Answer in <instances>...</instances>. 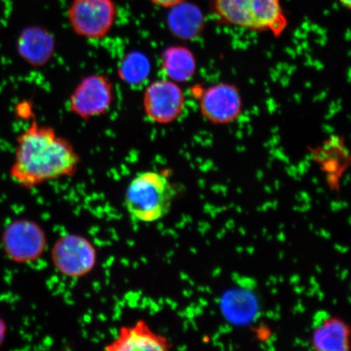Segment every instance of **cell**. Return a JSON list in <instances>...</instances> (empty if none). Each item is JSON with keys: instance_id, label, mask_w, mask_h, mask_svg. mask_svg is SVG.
Here are the masks:
<instances>
[{"instance_id": "cell-1", "label": "cell", "mask_w": 351, "mask_h": 351, "mask_svg": "<svg viewBox=\"0 0 351 351\" xmlns=\"http://www.w3.org/2000/svg\"><path fill=\"white\" fill-rule=\"evenodd\" d=\"M80 163V156L69 140L51 127L33 121L16 138L10 177L20 186L32 189L71 177Z\"/></svg>"}, {"instance_id": "cell-2", "label": "cell", "mask_w": 351, "mask_h": 351, "mask_svg": "<svg viewBox=\"0 0 351 351\" xmlns=\"http://www.w3.org/2000/svg\"><path fill=\"white\" fill-rule=\"evenodd\" d=\"M175 195L168 176L147 171L136 175L127 186L125 207L136 221L156 222L169 213Z\"/></svg>"}, {"instance_id": "cell-3", "label": "cell", "mask_w": 351, "mask_h": 351, "mask_svg": "<svg viewBox=\"0 0 351 351\" xmlns=\"http://www.w3.org/2000/svg\"><path fill=\"white\" fill-rule=\"evenodd\" d=\"M210 6L226 24L256 32H269L278 37L288 20L280 0H210Z\"/></svg>"}, {"instance_id": "cell-4", "label": "cell", "mask_w": 351, "mask_h": 351, "mask_svg": "<svg viewBox=\"0 0 351 351\" xmlns=\"http://www.w3.org/2000/svg\"><path fill=\"white\" fill-rule=\"evenodd\" d=\"M118 10L114 0H71L67 19L78 36L99 40L108 36L117 20Z\"/></svg>"}, {"instance_id": "cell-5", "label": "cell", "mask_w": 351, "mask_h": 351, "mask_svg": "<svg viewBox=\"0 0 351 351\" xmlns=\"http://www.w3.org/2000/svg\"><path fill=\"white\" fill-rule=\"evenodd\" d=\"M1 245L4 254L11 261L19 265L33 263L45 252L46 232L36 221L17 219L4 228Z\"/></svg>"}, {"instance_id": "cell-6", "label": "cell", "mask_w": 351, "mask_h": 351, "mask_svg": "<svg viewBox=\"0 0 351 351\" xmlns=\"http://www.w3.org/2000/svg\"><path fill=\"white\" fill-rule=\"evenodd\" d=\"M56 269L67 278H82L97 265V251L84 236L68 234L57 239L51 249Z\"/></svg>"}, {"instance_id": "cell-7", "label": "cell", "mask_w": 351, "mask_h": 351, "mask_svg": "<svg viewBox=\"0 0 351 351\" xmlns=\"http://www.w3.org/2000/svg\"><path fill=\"white\" fill-rule=\"evenodd\" d=\"M114 100V87L103 74H93L82 79L70 95L69 107L74 115L87 121L104 115Z\"/></svg>"}, {"instance_id": "cell-8", "label": "cell", "mask_w": 351, "mask_h": 351, "mask_svg": "<svg viewBox=\"0 0 351 351\" xmlns=\"http://www.w3.org/2000/svg\"><path fill=\"white\" fill-rule=\"evenodd\" d=\"M186 98L182 88L172 80H157L144 91L143 106L149 120L160 125L173 123L181 117Z\"/></svg>"}, {"instance_id": "cell-9", "label": "cell", "mask_w": 351, "mask_h": 351, "mask_svg": "<svg viewBox=\"0 0 351 351\" xmlns=\"http://www.w3.org/2000/svg\"><path fill=\"white\" fill-rule=\"evenodd\" d=\"M202 115L213 124H230L238 119L243 103L238 88L219 83L202 91L199 98Z\"/></svg>"}, {"instance_id": "cell-10", "label": "cell", "mask_w": 351, "mask_h": 351, "mask_svg": "<svg viewBox=\"0 0 351 351\" xmlns=\"http://www.w3.org/2000/svg\"><path fill=\"white\" fill-rule=\"evenodd\" d=\"M171 348L168 339L153 330L146 320L139 319L122 326L115 339L104 350L108 351H164Z\"/></svg>"}, {"instance_id": "cell-11", "label": "cell", "mask_w": 351, "mask_h": 351, "mask_svg": "<svg viewBox=\"0 0 351 351\" xmlns=\"http://www.w3.org/2000/svg\"><path fill=\"white\" fill-rule=\"evenodd\" d=\"M19 52L27 62L40 66L49 60L54 49L51 34L41 27H29L22 32L19 43Z\"/></svg>"}, {"instance_id": "cell-12", "label": "cell", "mask_w": 351, "mask_h": 351, "mask_svg": "<svg viewBox=\"0 0 351 351\" xmlns=\"http://www.w3.org/2000/svg\"><path fill=\"white\" fill-rule=\"evenodd\" d=\"M162 69L170 80L185 82L195 76L196 60L194 54L182 46H173L164 51L161 58Z\"/></svg>"}, {"instance_id": "cell-13", "label": "cell", "mask_w": 351, "mask_h": 351, "mask_svg": "<svg viewBox=\"0 0 351 351\" xmlns=\"http://www.w3.org/2000/svg\"><path fill=\"white\" fill-rule=\"evenodd\" d=\"M168 21L171 32L183 39L195 38L204 27V16L199 8L186 1L171 8Z\"/></svg>"}, {"instance_id": "cell-14", "label": "cell", "mask_w": 351, "mask_h": 351, "mask_svg": "<svg viewBox=\"0 0 351 351\" xmlns=\"http://www.w3.org/2000/svg\"><path fill=\"white\" fill-rule=\"evenodd\" d=\"M315 335V349L319 350H348V328L340 320L324 322Z\"/></svg>"}, {"instance_id": "cell-15", "label": "cell", "mask_w": 351, "mask_h": 351, "mask_svg": "<svg viewBox=\"0 0 351 351\" xmlns=\"http://www.w3.org/2000/svg\"><path fill=\"white\" fill-rule=\"evenodd\" d=\"M150 70L151 64L146 56L140 52H132L122 60L119 73L123 81L134 85L147 79Z\"/></svg>"}, {"instance_id": "cell-16", "label": "cell", "mask_w": 351, "mask_h": 351, "mask_svg": "<svg viewBox=\"0 0 351 351\" xmlns=\"http://www.w3.org/2000/svg\"><path fill=\"white\" fill-rule=\"evenodd\" d=\"M184 1L186 0H151V2L155 5L165 8H171Z\"/></svg>"}, {"instance_id": "cell-17", "label": "cell", "mask_w": 351, "mask_h": 351, "mask_svg": "<svg viewBox=\"0 0 351 351\" xmlns=\"http://www.w3.org/2000/svg\"><path fill=\"white\" fill-rule=\"evenodd\" d=\"M8 324L4 319L0 315V348L3 345L7 339Z\"/></svg>"}, {"instance_id": "cell-18", "label": "cell", "mask_w": 351, "mask_h": 351, "mask_svg": "<svg viewBox=\"0 0 351 351\" xmlns=\"http://www.w3.org/2000/svg\"><path fill=\"white\" fill-rule=\"evenodd\" d=\"M341 208H342L341 203H339V202H332L331 203V209L332 210H339Z\"/></svg>"}, {"instance_id": "cell-19", "label": "cell", "mask_w": 351, "mask_h": 351, "mask_svg": "<svg viewBox=\"0 0 351 351\" xmlns=\"http://www.w3.org/2000/svg\"><path fill=\"white\" fill-rule=\"evenodd\" d=\"M342 6L350 10L351 7V0H339Z\"/></svg>"}, {"instance_id": "cell-20", "label": "cell", "mask_w": 351, "mask_h": 351, "mask_svg": "<svg viewBox=\"0 0 351 351\" xmlns=\"http://www.w3.org/2000/svg\"><path fill=\"white\" fill-rule=\"evenodd\" d=\"M215 208L213 205H210V204H206L204 207V213H210Z\"/></svg>"}, {"instance_id": "cell-21", "label": "cell", "mask_w": 351, "mask_h": 351, "mask_svg": "<svg viewBox=\"0 0 351 351\" xmlns=\"http://www.w3.org/2000/svg\"><path fill=\"white\" fill-rule=\"evenodd\" d=\"M335 249L341 253L343 254L348 252V247H341V245L337 244L335 245Z\"/></svg>"}, {"instance_id": "cell-22", "label": "cell", "mask_w": 351, "mask_h": 351, "mask_svg": "<svg viewBox=\"0 0 351 351\" xmlns=\"http://www.w3.org/2000/svg\"><path fill=\"white\" fill-rule=\"evenodd\" d=\"M319 234L320 236L324 237V238H326V239H330L331 238V234H329V232L328 231L324 230H320L319 232Z\"/></svg>"}, {"instance_id": "cell-23", "label": "cell", "mask_w": 351, "mask_h": 351, "mask_svg": "<svg viewBox=\"0 0 351 351\" xmlns=\"http://www.w3.org/2000/svg\"><path fill=\"white\" fill-rule=\"evenodd\" d=\"M300 282V276L298 275H293L291 278V283L296 284Z\"/></svg>"}, {"instance_id": "cell-24", "label": "cell", "mask_w": 351, "mask_h": 351, "mask_svg": "<svg viewBox=\"0 0 351 351\" xmlns=\"http://www.w3.org/2000/svg\"><path fill=\"white\" fill-rule=\"evenodd\" d=\"M222 269L221 267H217V269H215L213 273V278H216V276H219L221 274Z\"/></svg>"}, {"instance_id": "cell-25", "label": "cell", "mask_w": 351, "mask_h": 351, "mask_svg": "<svg viewBox=\"0 0 351 351\" xmlns=\"http://www.w3.org/2000/svg\"><path fill=\"white\" fill-rule=\"evenodd\" d=\"M226 234V230L222 229L221 231H219L217 235L218 239H223V237Z\"/></svg>"}, {"instance_id": "cell-26", "label": "cell", "mask_w": 351, "mask_h": 351, "mask_svg": "<svg viewBox=\"0 0 351 351\" xmlns=\"http://www.w3.org/2000/svg\"><path fill=\"white\" fill-rule=\"evenodd\" d=\"M234 226V221H232V219H230V221L226 223V229L231 230Z\"/></svg>"}, {"instance_id": "cell-27", "label": "cell", "mask_w": 351, "mask_h": 351, "mask_svg": "<svg viewBox=\"0 0 351 351\" xmlns=\"http://www.w3.org/2000/svg\"><path fill=\"white\" fill-rule=\"evenodd\" d=\"M317 293V291L313 287L309 289L308 291L306 292V295L309 297H313L315 295V293Z\"/></svg>"}, {"instance_id": "cell-28", "label": "cell", "mask_w": 351, "mask_h": 351, "mask_svg": "<svg viewBox=\"0 0 351 351\" xmlns=\"http://www.w3.org/2000/svg\"><path fill=\"white\" fill-rule=\"evenodd\" d=\"M295 291L296 293H302L304 291V287H295Z\"/></svg>"}, {"instance_id": "cell-29", "label": "cell", "mask_w": 351, "mask_h": 351, "mask_svg": "<svg viewBox=\"0 0 351 351\" xmlns=\"http://www.w3.org/2000/svg\"><path fill=\"white\" fill-rule=\"evenodd\" d=\"M241 278L240 275L238 273H234L232 274V280H234L236 282Z\"/></svg>"}, {"instance_id": "cell-30", "label": "cell", "mask_w": 351, "mask_h": 351, "mask_svg": "<svg viewBox=\"0 0 351 351\" xmlns=\"http://www.w3.org/2000/svg\"><path fill=\"white\" fill-rule=\"evenodd\" d=\"M317 295H318L319 301H322L324 298V293L322 291H320V289H319V291H317Z\"/></svg>"}, {"instance_id": "cell-31", "label": "cell", "mask_w": 351, "mask_h": 351, "mask_svg": "<svg viewBox=\"0 0 351 351\" xmlns=\"http://www.w3.org/2000/svg\"><path fill=\"white\" fill-rule=\"evenodd\" d=\"M278 241H285V239H287V238H285V236L283 234V232H280V234H279L278 236Z\"/></svg>"}, {"instance_id": "cell-32", "label": "cell", "mask_w": 351, "mask_h": 351, "mask_svg": "<svg viewBox=\"0 0 351 351\" xmlns=\"http://www.w3.org/2000/svg\"><path fill=\"white\" fill-rule=\"evenodd\" d=\"M348 270H345V271H342L341 276V279L342 280H345L346 278V276H348Z\"/></svg>"}, {"instance_id": "cell-33", "label": "cell", "mask_w": 351, "mask_h": 351, "mask_svg": "<svg viewBox=\"0 0 351 351\" xmlns=\"http://www.w3.org/2000/svg\"><path fill=\"white\" fill-rule=\"evenodd\" d=\"M269 282L275 285L278 282V278H276V276H271L269 278Z\"/></svg>"}, {"instance_id": "cell-34", "label": "cell", "mask_w": 351, "mask_h": 351, "mask_svg": "<svg viewBox=\"0 0 351 351\" xmlns=\"http://www.w3.org/2000/svg\"><path fill=\"white\" fill-rule=\"evenodd\" d=\"M266 315H267V318L273 319L274 318V313L273 311H267V313H266Z\"/></svg>"}, {"instance_id": "cell-35", "label": "cell", "mask_w": 351, "mask_h": 351, "mask_svg": "<svg viewBox=\"0 0 351 351\" xmlns=\"http://www.w3.org/2000/svg\"><path fill=\"white\" fill-rule=\"evenodd\" d=\"M200 304L201 306H207L208 305V301L204 300V298H200Z\"/></svg>"}, {"instance_id": "cell-36", "label": "cell", "mask_w": 351, "mask_h": 351, "mask_svg": "<svg viewBox=\"0 0 351 351\" xmlns=\"http://www.w3.org/2000/svg\"><path fill=\"white\" fill-rule=\"evenodd\" d=\"M278 202H276V201L271 202L270 208L276 209V208H278Z\"/></svg>"}, {"instance_id": "cell-37", "label": "cell", "mask_w": 351, "mask_h": 351, "mask_svg": "<svg viewBox=\"0 0 351 351\" xmlns=\"http://www.w3.org/2000/svg\"><path fill=\"white\" fill-rule=\"evenodd\" d=\"M317 279H315V276H311L310 279V283L311 285H314L315 283H317Z\"/></svg>"}, {"instance_id": "cell-38", "label": "cell", "mask_w": 351, "mask_h": 351, "mask_svg": "<svg viewBox=\"0 0 351 351\" xmlns=\"http://www.w3.org/2000/svg\"><path fill=\"white\" fill-rule=\"evenodd\" d=\"M247 252L250 254H253L254 252V248L253 247H247Z\"/></svg>"}, {"instance_id": "cell-39", "label": "cell", "mask_w": 351, "mask_h": 351, "mask_svg": "<svg viewBox=\"0 0 351 351\" xmlns=\"http://www.w3.org/2000/svg\"><path fill=\"white\" fill-rule=\"evenodd\" d=\"M219 336H221V333H219V332H217V333H216V335H215L213 336V341H217V340H218V339H219Z\"/></svg>"}, {"instance_id": "cell-40", "label": "cell", "mask_w": 351, "mask_h": 351, "mask_svg": "<svg viewBox=\"0 0 351 351\" xmlns=\"http://www.w3.org/2000/svg\"><path fill=\"white\" fill-rule=\"evenodd\" d=\"M275 320H279L280 319V313H274V318Z\"/></svg>"}, {"instance_id": "cell-41", "label": "cell", "mask_w": 351, "mask_h": 351, "mask_svg": "<svg viewBox=\"0 0 351 351\" xmlns=\"http://www.w3.org/2000/svg\"><path fill=\"white\" fill-rule=\"evenodd\" d=\"M225 329H226V333L227 332H230L232 330V327L230 326H225Z\"/></svg>"}, {"instance_id": "cell-42", "label": "cell", "mask_w": 351, "mask_h": 351, "mask_svg": "<svg viewBox=\"0 0 351 351\" xmlns=\"http://www.w3.org/2000/svg\"><path fill=\"white\" fill-rule=\"evenodd\" d=\"M240 234L243 236L245 235V230L243 227H241L239 229Z\"/></svg>"}, {"instance_id": "cell-43", "label": "cell", "mask_w": 351, "mask_h": 351, "mask_svg": "<svg viewBox=\"0 0 351 351\" xmlns=\"http://www.w3.org/2000/svg\"><path fill=\"white\" fill-rule=\"evenodd\" d=\"M270 340H271V341H273V342H274H274H275L276 340H278V336H276V335H274L273 336H271V337H270Z\"/></svg>"}, {"instance_id": "cell-44", "label": "cell", "mask_w": 351, "mask_h": 351, "mask_svg": "<svg viewBox=\"0 0 351 351\" xmlns=\"http://www.w3.org/2000/svg\"><path fill=\"white\" fill-rule=\"evenodd\" d=\"M236 252H238L239 254H241V252H243V248L241 247H238L236 248Z\"/></svg>"}, {"instance_id": "cell-45", "label": "cell", "mask_w": 351, "mask_h": 351, "mask_svg": "<svg viewBox=\"0 0 351 351\" xmlns=\"http://www.w3.org/2000/svg\"><path fill=\"white\" fill-rule=\"evenodd\" d=\"M235 209H236V210H237V213H243V209H241V207H239V206H237V207H236V208H235Z\"/></svg>"}, {"instance_id": "cell-46", "label": "cell", "mask_w": 351, "mask_h": 351, "mask_svg": "<svg viewBox=\"0 0 351 351\" xmlns=\"http://www.w3.org/2000/svg\"><path fill=\"white\" fill-rule=\"evenodd\" d=\"M280 309H282V307H280V305H276V313H280Z\"/></svg>"}, {"instance_id": "cell-47", "label": "cell", "mask_w": 351, "mask_h": 351, "mask_svg": "<svg viewBox=\"0 0 351 351\" xmlns=\"http://www.w3.org/2000/svg\"><path fill=\"white\" fill-rule=\"evenodd\" d=\"M301 342H302V340H300V339H296L295 341V346L301 345Z\"/></svg>"}, {"instance_id": "cell-48", "label": "cell", "mask_w": 351, "mask_h": 351, "mask_svg": "<svg viewBox=\"0 0 351 351\" xmlns=\"http://www.w3.org/2000/svg\"><path fill=\"white\" fill-rule=\"evenodd\" d=\"M315 269H317V271H318L319 274H322V267H320L319 266L315 267Z\"/></svg>"}, {"instance_id": "cell-49", "label": "cell", "mask_w": 351, "mask_h": 351, "mask_svg": "<svg viewBox=\"0 0 351 351\" xmlns=\"http://www.w3.org/2000/svg\"><path fill=\"white\" fill-rule=\"evenodd\" d=\"M278 291L276 288H274L271 289V293H273V295H276L278 293Z\"/></svg>"}, {"instance_id": "cell-50", "label": "cell", "mask_w": 351, "mask_h": 351, "mask_svg": "<svg viewBox=\"0 0 351 351\" xmlns=\"http://www.w3.org/2000/svg\"><path fill=\"white\" fill-rule=\"evenodd\" d=\"M284 256H285L284 252H280L279 253V258H280V260H283Z\"/></svg>"}, {"instance_id": "cell-51", "label": "cell", "mask_w": 351, "mask_h": 351, "mask_svg": "<svg viewBox=\"0 0 351 351\" xmlns=\"http://www.w3.org/2000/svg\"><path fill=\"white\" fill-rule=\"evenodd\" d=\"M205 291L208 292L209 293H212V289L210 287H205Z\"/></svg>"}, {"instance_id": "cell-52", "label": "cell", "mask_w": 351, "mask_h": 351, "mask_svg": "<svg viewBox=\"0 0 351 351\" xmlns=\"http://www.w3.org/2000/svg\"><path fill=\"white\" fill-rule=\"evenodd\" d=\"M278 282H284V278H282V276H280V278H278Z\"/></svg>"}, {"instance_id": "cell-53", "label": "cell", "mask_w": 351, "mask_h": 351, "mask_svg": "<svg viewBox=\"0 0 351 351\" xmlns=\"http://www.w3.org/2000/svg\"><path fill=\"white\" fill-rule=\"evenodd\" d=\"M199 291L202 292H205V287H201L199 288Z\"/></svg>"}, {"instance_id": "cell-54", "label": "cell", "mask_w": 351, "mask_h": 351, "mask_svg": "<svg viewBox=\"0 0 351 351\" xmlns=\"http://www.w3.org/2000/svg\"><path fill=\"white\" fill-rule=\"evenodd\" d=\"M235 208V205L234 204H231L229 207H228V208Z\"/></svg>"}, {"instance_id": "cell-55", "label": "cell", "mask_w": 351, "mask_h": 351, "mask_svg": "<svg viewBox=\"0 0 351 351\" xmlns=\"http://www.w3.org/2000/svg\"><path fill=\"white\" fill-rule=\"evenodd\" d=\"M267 229H263V235H266V234H267Z\"/></svg>"}, {"instance_id": "cell-56", "label": "cell", "mask_w": 351, "mask_h": 351, "mask_svg": "<svg viewBox=\"0 0 351 351\" xmlns=\"http://www.w3.org/2000/svg\"><path fill=\"white\" fill-rule=\"evenodd\" d=\"M284 227L285 226L283 225V223H282V225L279 226V229L282 230Z\"/></svg>"}, {"instance_id": "cell-57", "label": "cell", "mask_w": 351, "mask_h": 351, "mask_svg": "<svg viewBox=\"0 0 351 351\" xmlns=\"http://www.w3.org/2000/svg\"><path fill=\"white\" fill-rule=\"evenodd\" d=\"M221 300H219V298H217L216 300H215V301H216V302H217V304H219V302H221Z\"/></svg>"}, {"instance_id": "cell-58", "label": "cell", "mask_w": 351, "mask_h": 351, "mask_svg": "<svg viewBox=\"0 0 351 351\" xmlns=\"http://www.w3.org/2000/svg\"><path fill=\"white\" fill-rule=\"evenodd\" d=\"M271 239H273V237H271V235H269V237H267V240H269V241H271Z\"/></svg>"}, {"instance_id": "cell-59", "label": "cell", "mask_w": 351, "mask_h": 351, "mask_svg": "<svg viewBox=\"0 0 351 351\" xmlns=\"http://www.w3.org/2000/svg\"><path fill=\"white\" fill-rule=\"evenodd\" d=\"M332 304L336 305L337 304V300H332Z\"/></svg>"}, {"instance_id": "cell-60", "label": "cell", "mask_w": 351, "mask_h": 351, "mask_svg": "<svg viewBox=\"0 0 351 351\" xmlns=\"http://www.w3.org/2000/svg\"><path fill=\"white\" fill-rule=\"evenodd\" d=\"M314 226L313 225H310V230H314Z\"/></svg>"}, {"instance_id": "cell-61", "label": "cell", "mask_w": 351, "mask_h": 351, "mask_svg": "<svg viewBox=\"0 0 351 351\" xmlns=\"http://www.w3.org/2000/svg\"><path fill=\"white\" fill-rule=\"evenodd\" d=\"M270 285H271V282H269H269H266V285H267V287H269Z\"/></svg>"}, {"instance_id": "cell-62", "label": "cell", "mask_w": 351, "mask_h": 351, "mask_svg": "<svg viewBox=\"0 0 351 351\" xmlns=\"http://www.w3.org/2000/svg\"><path fill=\"white\" fill-rule=\"evenodd\" d=\"M232 349H234V348H232V344L230 343V350H232Z\"/></svg>"}, {"instance_id": "cell-63", "label": "cell", "mask_w": 351, "mask_h": 351, "mask_svg": "<svg viewBox=\"0 0 351 351\" xmlns=\"http://www.w3.org/2000/svg\"><path fill=\"white\" fill-rule=\"evenodd\" d=\"M215 313H214V311H210V315H214Z\"/></svg>"}]
</instances>
